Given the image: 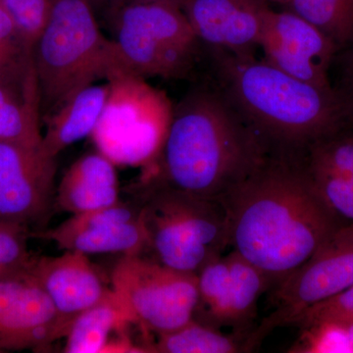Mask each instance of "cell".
Segmentation results:
<instances>
[{
	"mask_svg": "<svg viewBox=\"0 0 353 353\" xmlns=\"http://www.w3.org/2000/svg\"><path fill=\"white\" fill-rule=\"evenodd\" d=\"M222 202L229 248L259 268L272 289L345 223L318 196L294 155L269 153Z\"/></svg>",
	"mask_w": 353,
	"mask_h": 353,
	"instance_id": "1",
	"label": "cell"
},
{
	"mask_svg": "<svg viewBox=\"0 0 353 353\" xmlns=\"http://www.w3.org/2000/svg\"><path fill=\"white\" fill-rule=\"evenodd\" d=\"M268 155L227 97L213 83L199 85L174 105L157 167L145 183L223 201Z\"/></svg>",
	"mask_w": 353,
	"mask_h": 353,
	"instance_id": "2",
	"label": "cell"
},
{
	"mask_svg": "<svg viewBox=\"0 0 353 353\" xmlns=\"http://www.w3.org/2000/svg\"><path fill=\"white\" fill-rule=\"evenodd\" d=\"M208 53L213 85L269 153L301 154L317 139L350 125L334 90L304 83L254 54L224 50Z\"/></svg>",
	"mask_w": 353,
	"mask_h": 353,
	"instance_id": "3",
	"label": "cell"
},
{
	"mask_svg": "<svg viewBox=\"0 0 353 353\" xmlns=\"http://www.w3.org/2000/svg\"><path fill=\"white\" fill-rule=\"evenodd\" d=\"M32 60L43 121L79 90L122 69L115 43L102 34L87 0H50Z\"/></svg>",
	"mask_w": 353,
	"mask_h": 353,
	"instance_id": "4",
	"label": "cell"
},
{
	"mask_svg": "<svg viewBox=\"0 0 353 353\" xmlns=\"http://www.w3.org/2000/svg\"><path fill=\"white\" fill-rule=\"evenodd\" d=\"M139 206L150 259L185 273L197 274L229 248L224 203L192 196L157 182L143 183Z\"/></svg>",
	"mask_w": 353,
	"mask_h": 353,
	"instance_id": "5",
	"label": "cell"
},
{
	"mask_svg": "<svg viewBox=\"0 0 353 353\" xmlns=\"http://www.w3.org/2000/svg\"><path fill=\"white\" fill-rule=\"evenodd\" d=\"M106 82L108 99L90 138L116 166L141 168L145 182L157 167L174 105L164 92L125 70H116Z\"/></svg>",
	"mask_w": 353,
	"mask_h": 353,
	"instance_id": "6",
	"label": "cell"
},
{
	"mask_svg": "<svg viewBox=\"0 0 353 353\" xmlns=\"http://www.w3.org/2000/svg\"><path fill=\"white\" fill-rule=\"evenodd\" d=\"M108 16L121 66L129 73L183 79L201 57L203 46L179 7L128 1Z\"/></svg>",
	"mask_w": 353,
	"mask_h": 353,
	"instance_id": "7",
	"label": "cell"
},
{
	"mask_svg": "<svg viewBox=\"0 0 353 353\" xmlns=\"http://www.w3.org/2000/svg\"><path fill=\"white\" fill-rule=\"evenodd\" d=\"M111 283L137 324L148 331L168 333L194 319L199 303L196 274L169 268L141 254H127L114 268Z\"/></svg>",
	"mask_w": 353,
	"mask_h": 353,
	"instance_id": "8",
	"label": "cell"
},
{
	"mask_svg": "<svg viewBox=\"0 0 353 353\" xmlns=\"http://www.w3.org/2000/svg\"><path fill=\"white\" fill-rule=\"evenodd\" d=\"M353 285V223H343L303 265L272 289L273 311L248 336V352L273 330Z\"/></svg>",
	"mask_w": 353,
	"mask_h": 353,
	"instance_id": "9",
	"label": "cell"
},
{
	"mask_svg": "<svg viewBox=\"0 0 353 353\" xmlns=\"http://www.w3.org/2000/svg\"><path fill=\"white\" fill-rule=\"evenodd\" d=\"M259 48L263 59L288 75L333 90L331 73L339 50L318 28L292 11L267 8Z\"/></svg>",
	"mask_w": 353,
	"mask_h": 353,
	"instance_id": "10",
	"label": "cell"
},
{
	"mask_svg": "<svg viewBox=\"0 0 353 353\" xmlns=\"http://www.w3.org/2000/svg\"><path fill=\"white\" fill-rule=\"evenodd\" d=\"M57 158L39 148L0 141V221L29 229L50 213L55 199Z\"/></svg>",
	"mask_w": 353,
	"mask_h": 353,
	"instance_id": "11",
	"label": "cell"
},
{
	"mask_svg": "<svg viewBox=\"0 0 353 353\" xmlns=\"http://www.w3.org/2000/svg\"><path fill=\"white\" fill-rule=\"evenodd\" d=\"M28 275L57 307L62 336L77 316L105 299L112 290L104 285L88 254L78 250L34 259Z\"/></svg>",
	"mask_w": 353,
	"mask_h": 353,
	"instance_id": "12",
	"label": "cell"
},
{
	"mask_svg": "<svg viewBox=\"0 0 353 353\" xmlns=\"http://www.w3.org/2000/svg\"><path fill=\"white\" fill-rule=\"evenodd\" d=\"M268 7L261 0H188L183 12L203 48L254 54Z\"/></svg>",
	"mask_w": 353,
	"mask_h": 353,
	"instance_id": "13",
	"label": "cell"
},
{
	"mask_svg": "<svg viewBox=\"0 0 353 353\" xmlns=\"http://www.w3.org/2000/svg\"><path fill=\"white\" fill-rule=\"evenodd\" d=\"M313 189L341 219L353 222V126L317 139L297 155Z\"/></svg>",
	"mask_w": 353,
	"mask_h": 353,
	"instance_id": "14",
	"label": "cell"
},
{
	"mask_svg": "<svg viewBox=\"0 0 353 353\" xmlns=\"http://www.w3.org/2000/svg\"><path fill=\"white\" fill-rule=\"evenodd\" d=\"M62 338L57 309L28 275V282L0 319V350L46 347Z\"/></svg>",
	"mask_w": 353,
	"mask_h": 353,
	"instance_id": "15",
	"label": "cell"
},
{
	"mask_svg": "<svg viewBox=\"0 0 353 353\" xmlns=\"http://www.w3.org/2000/svg\"><path fill=\"white\" fill-rule=\"evenodd\" d=\"M55 201L61 210L80 214L119 202L116 165L101 152L88 153L65 172Z\"/></svg>",
	"mask_w": 353,
	"mask_h": 353,
	"instance_id": "16",
	"label": "cell"
},
{
	"mask_svg": "<svg viewBox=\"0 0 353 353\" xmlns=\"http://www.w3.org/2000/svg\"><path fill=\"white\" fill-rule=\"evenodd\" d=\"M41 97L36 70L14 78H0V141L39 148Z\"/></svg>",
	"mask_w": 353,
	"mask_h": 353,
	"instance_id": "17",
	"label": "cell"
},
{
	"mask_svg": "<svg viewBox=\"0 0 353 353\" xmlns=\"http://www.w3.org/2000/svg\"><path fill=\"white\" fill-rule=\"evenodd\" d=\"M108 92V82L92 83L79 90L46 118L41 145L44 154L57 158L70 145L90 137L101 118Z\"/></svg>",
	"mask_w": 353,
	"mask_h": 353,
	"instance_id": "18",
	"label": "cell"
},
{
	"mask_svg": "<svg viewBox=\"0 0 353 353\" xmlns=\"http://www.w3.org/2000/svg\"><path fill=\"white\" fill-rule=\"evenodd\" d=\"M132 323H137L134 316L111 290L105 299L72 321L64 336V352L103 353L111 333Z\"/></svg>",
	"mask_w": 353,
	"mask_h": 353,
	"instance_id": "19",
	"label": "cell"
},
{
	"mask_svg": "<svg viewBox=\"0 0 353 353\" xmlns=\"http://www.w3.org/2000/svg\"><path fill=\"white\" fill-rule=\"evenodd\" d=\"M231 283L228 294L222 327L233 328L234 333L248 338L253 329L259 297L272 289L270 281L259 268L246 261L239 253L228 254Z\"/></svg>",
	"mask_w": 353,
	"mask_h": 353,
	"instance_id": "20",
	"label": "cell"
},
{
	"mask_svg": "<svg viewBox=\"0 0 353 353\" xmlns=\"http://www.w3.org/2000/svg\"><path fill=\"white\" fill-rule=\"evenodd\" d=\"M54 243L61 250H78L85 254H141L146 248V234L139 212L138 219L88 228L58 239Z\"/></svg>",
	"mask_w": 353,
	"mask_h": 353,
	"instance_id": "21",
	"label": "cell"
},
{
	"mask_svg": "<svg viewBox=\"0 0 353 353\" xmlns=\"http://www.w3.org/2000/svg\"><path fill=\"white\" fill-rule=\"evenodd\" d=\"M246 336L224 334L221 329L194 319L175 331L157 334V341L150 343L148 350L157 353L246 352Z\"/></svg>",
	"mask_w": 353,
	"mask_h": 353,
	"instance_id": "22",
	"label": "cell"
},
{
	"mask_svg": "<svg viewBox=\"0 0 353 353\" xmlns=\"http://www.w3.org/2000/svg\"><path fill=\"white\" fill-rule=\"evenodd\" d=\"M285 9L314 25L340 50L353 41V0H292Z\"/></svg>",
	"mask_w": 353,
	"mask_h": 353,
	"instance_id": "23",
	"label": "cell"
},
{
	"mask_svg": "<svg viewBox=\"0 0 353 353\" xmlns=\"http://www.w3.org/2000/svg\"><path fill=\"white\" fill-rule=\"evenodd\" d=\"M32 68V48L0 1V78L23 76Z\"/></svg>",
	"mask_w": 353,
	"mask_h": 353,
	"instance_id": "24",
	"label": "cell"
},
{
	"mask_svg": "<svg viewBox=\"0 0 353 353\" xmlns=\"http://www.w3.org/2000/svg\"><path fill=\"white\" fill-rule=\"evenodd\" d=\"M29 229L0 221V281L25 277L34 257L28 250Z\"/></svg>",
	"mask_w": 353,
	"mask_h": 353,
	"instance_id": "25",
	"label": "cell"
},
{
	"mask_svg": "<svg viewBox=\"0 0 353 353\" xmlns=\"http://www.w3.org/2000/svg\"><path fill=\"white\" fill-rule=\"evenodd\" d=\"M301 334L290 347L292 353H353L345 325L323 320L301 327Z\"/></svg>",
	"mask_w": 353,
	"mask_h": 353,
	"instance_id": "26",
	"label": "cell"
},
{
	"mask_svg": "<svg viewBox=\"0 0 353 353\" xmlns=\"http://www.w3.org/2000/svg\"><path fill=\"white\" fill-rule=\"evenodd\" d=\"M2 3L15 20L26 41L34 48L48 18L50 0H2Z\"/></svg>",
	"mask_w": 353,
	"mask_h": 353,
	"instance_id": "27",
	"label": "cell"
},
{
	"mask_svg": "<svg viewBox=\"0 0 353 353\" xmlns=\"http://www.w3.org/2000/svg\"><path fill=\"white\" fill-rule=\"evenodd\" d=\"M323 320L353 321V285L336 296L306 309L294 318L289 326L301 328Z\"/></svg>",
	"mask_w": 353,
	"mask_h": 353,
	"instance_id": "28",
	"label": "cell"
},
{
	"mask_svg": "<svg viewBox=\"0 0 353 353\" xmlns=\"http://www.w3.org/2000/svg\"><path fill=\"white\" fill-rule=\"evenodd\" d=\"M333 66L336 67V79L332 85L345 119L353 126V41L339 51Z\"/></svg>",
	"mask_w": 353,
	"mask_h": 353,
	"instance_id": "29",
	"label": "cell"
},
{
	"mask_svg": "<svg viewBox=\"0 0 353 353\" xmlns=\"http://www.w3.org/2000/svg\"><path fill=\"white\" fill-rule=\"evenodd\" d=\"M27 282L28 275L25 277L0 281V319L7 309L10 307L21 290L24 289Z\"/></svg>",
	"mask_w": 353,
	"mask_h": 353,
	"instance_id": "30",
	"label": "cell"
},
{
	"mask_svg": "<svg viewBox=\"0 0 353 353\" xmlns=\"http://www.w3.org/2000/svg\"><path fill=\"white\" fill-rule=\"evenodd\" d=\"M87 1L92 6L94 10L95 8L103 9L109 14L114 9L118 8V7L123 6L130 0H87Z\"/></svg>",
	"mask_w": 353,
	"mask_h": 353,
	"instance_id": "31",
	"label": "cell"
},
{
	"mask_svg": "<svg viewBox=\"0 0 353 353\" xmlns=\"http://www.w3.org/2000/svg\"><path fill=\"white\" fill-rule=\"evenodd\" d=\"M130 1L146 2V3H165L183 9L188 0H130Z\"/></svg>",
	"mask_w": 353,
	"mask_h": 353,
	"instance_id": "32",
	"label": "cell"
},
{
	"mask_svg": "<svg viewBox=\"0 0 353 353\" xmlns=\"http://www.w3.org/2000/svg\"><path fill=\"white\" fill-rule=\"evenodd\" d=\"M336 321V320H334ZM345 325V329H347L348 336H350V343H352L353 347V321H341Z\"/></svg>",
	"mask_w": 353,
	"mask_h": 353,
	"instance_id": "33",
	"label": "cell"
},
{
	"mask_svg": "<svg viewBox=\"0 0 353 353\" xmlns=\"http://www.w3.org/2000/svg\"><path fill=\"white\" fill-rule=\"evenodd\" d=\"M266 4H278V6H287L292 0H261Z\"/></svg>",
	"mask_w": 353,
	"mask_h": 353,
	"instance_id": "34",
	"label": "cell"
}]
</instances>
